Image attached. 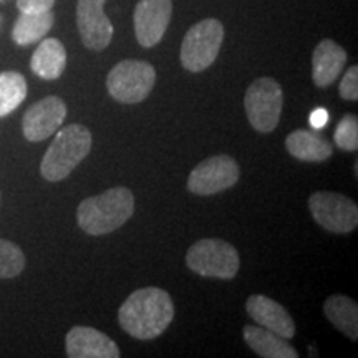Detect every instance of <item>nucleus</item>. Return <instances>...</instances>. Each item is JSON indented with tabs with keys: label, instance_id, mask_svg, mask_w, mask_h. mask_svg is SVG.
I'll list each match as a JSON object with an SVG mask.
<instances>
[{
	"label": "nucleus",
	"instance_id": "1",
	"mask_svg": "<svg viewBox=\"0 0 358 358\" xmlns=\"http://www.w3.org/2000/svg\"><path fill=\"white\" fill-rule=\"evenodd\" d=\"M173 319V299L166 290L159 287L134 290L118 310V322L122 329L138 340L159 337Z\"/></svg>",
	"mask_w": 358,
	"mask_h": 358
},
{
	"label": "nucleus",
	"instance_id": "2",
	"mask_svg": "<svg viewBox=\"0 0 358 358\" xmlns=\"http://www.w3.org/2000/svg\"><path fill=\"white\" fill-rule=\"evenodd\" d=\"M134 213V196L127 187H113L83 199L78 206V226L90 236H105L122 227Z\"/></svg>",
	"mask_w": 358,
	"mask_h": 358
},
{
	"label": "nucleus",
	"instance_id": "3",
	"mask_svg": "<svg viewBox=\"0 0 358 358\" xmlns=\"http://www.w3.org/2000/svg\"><path fill=\"white\" fill-rule=\"evenodd\" d=\"M92 150V133L83 124L58 129L55 140L45 153L40 173L47 181H62L87 158Z\"/></svg>",
	"mask_w": 358,
	"mask_h": 358
},
{
	"label": "nucleus",
	"instance_id": "4",
	"mask_svg": "<svg viewBox=\"0 0 358 358\" xmlns=\"http://www.w3.org/2000/svg\"><path fill=\"white\" fill-rule=\"evenodd\" d=\"M186 264L196 274L216 279H234L241 259L236 248L222 239H201L186 254Z\"/></svg>",
	"mask_w": 358,
	"mask_h": 358
},
{
	"label": "nucleus",
	"instance_id": "5",
	"mask_svg": "<svg viewBox=\"0 0 358 358\" xmlns=\"http://www.w3.org/2000/svg\"><path fill=\"white\" fill-rule=\"evenodd\" d=\"M244 108L249 123L261 133H271L280 122L284 92L274 78L261 77L250 83L244 95Z\"/></svg>",
	"mask_w": 358,
	"mask_h": 358
},
{
	"label": "nucleus",
	"instance_id": "6",
	"mask_svg": "<svg viewBox=\"0 0 358 358\" xmlns=\"http://www.w3.org/2000/svg\"><path fill=\"white\" fill-rule=\"evenodd\" d=\"M224 27L217 19H206L192 25L181 45V64L187 71L199 73L211 66L219 55Z\"/></svg>",
	"mask_w": 358,
	"mask_h": 358
},
{
	"label": "nucleus",
	"instance_id": "7",
	"mask_svg": "<svg viewBox=\"0 0 358 358\" xmlns=\"http://www.w3.org/2000/svg\"><path fill=\"white\" fill-rule=\"evenodd\" d=\"M156 82L153 65L143 60H123L116 64L106 78V88L116 101L133 105L146 100Z\"/></svg>",
	"mask_w": 358,
	"mask_h": 358
},
{
	"label": "nucleus",
	"instance_id": "8",
	"mask_svg": "<svg viewBox=\"0 0 358 358\" xmlns=\"http://www.w3.org/2000/svg\"><path fill=\"white\" fill-rule=\"evenodd\" d=\"M308 209L315 222L325 231L347 234L355 229L358 224L357 204L340 192H313L308 198Z\"/></svg>",
	"mask_w": 358,
	"mask_h": 358
},
{
	"label": "nucleus",
	"instance_id": "9",
	"mask_svg": "<svg viewBox=\"0 0 358 358\" xmlns=\"http://www.w3.org/2000/svg\"><path fill=\"white\" fill-rule=\"evenodd\" d=\"M241 169L236 159L227 155L213 156L192 169L187 178V189L192 194L211 196L229 189L239 181Z\"/></svg>",
	"mask_w": 358,
	"mask_h": 358
},
{
	"label": "nucleus",
	"instance_id": "10",
	"mask_svg": "<svg viewBox=\"0 0 358 358\" xmlns=\"http://www.w3.org/2000/svg\"><path fill=\"white\" fill-rule=\"evenodd\" d=\"M171 13V0H140L133 15L138 43L145 48L158 45L166 34Z\"/></svg>",
	"mask_w": 358,
	"mask_h": 358
},
{
	"label": "nucleus",
	"instance_id": "11",
	"mask_svg": "<svg viewBox=\"0 0 358 358\" xmlns=\"http://www.w3.org/2000/svg\"><path fill=\"white\" fill-rule=\"evenodd\" d=\"M106 0H78L77 25L82 42L88 50L101 52L113 38V24L106 17Z\"/></svg>",
	"mask_w": 358,
	"mask_h": 358
},
{
	"label": "nucleus",
	"instance_id": "12",
	"mask_svg": "<svg viewBox=\"0 0 358 358\" xmlns=\"http://www.w3.org/2000/svg\"><path fill=\"white\" fill-rule=\"evenodd\" d=\"M66 105L58 96H47L34 103L22 120L24 136L29 141H42L60 129L65 122Z\"/></svg>",
	"mask_w": 358,
	"mask_h": 358
},
{
	"label": "nucleus",
	"instance_id": "13",
	"mask_svg": "<svg viewBox=\"0 0 358 358\" xmlns=\"http://www.w3.org/2000/svg\"><path fill=\"white\" fill-rule=\"evenodd\" d=\"M65 345L70 358H118L122 355L113 338L93 327H73L66 334Z\"/></svg>",
	"mask_w": 358,
	"mask_h": 358
},
{
	"label": "nucleus",
	"instance_id": "14",
	"mask_svg": "<svg viewBox=\"0 0 358 358\" xmlns=\"http://www.w3.org/2000/svg\"><path fill=\"white\" fill-rule=\"evenodd\" d=\"M245 310L257 325L271 330L282 338L289 340L295 335V322L290 313L279 302L272 301L266 295H250L245 302Z\"/></svg>",
	"mask_w": 358,
	"mask_h": 358
},
{
	"label": "nucleus",
	"instance_id": "15",
	"mask_svg": "<svg viewBox=\"0 0 358 358\" xmlns=\"http://www.w3.org/2000/svg\"><path fill=\"white\" fill-rule=\"evenodd\" d=\"M347 64V52L334 40L325 38L317 45L312 55V78L317 87H330Z\"/></svg>",
	"mask_w": 358,
	"mask_h": 358
},
{
	"label": "nucleus",
	"instance_id": "16",
	"mask_svg": "<svg viewBox=\"0 0 358 358\" xmlns=\"http://www.w3.org/2000/svg\"><path fill=\"white\" fill-rule=\"evenodd\" d=\"M285 148L294 158L307 163H322L334 153V146L329 140L310 129H297L285 140Z\"/></svg>",
	"mask_w": 358,
	"mask_h": 358
},
{
	"label": "nucleus",
	"instance_id": "17",
	"mask_svg": "<svg viewBox=\"0 0 358 358\" xmlns=\"http://www.w3.org/2000/svg\"><path fill=\"white\" fill-rule=\"evenodd\" d=\"M66 66V50L57 38H45L34 52L30 69L43 80H57L62 77Z\"/></svg>",
	"mask_w": 358,
	"mask_h": 358
},
{
	"label": "nucleus",
	"instance_id": "18",
	"mask_svg": "<svg viewBox=\"0 0 358 358\" xmlns=\"http://www.w3.org/2000/svg\"><path fill=\"white\" fill-rule=\"evenodd\" d=\"M245 343L262 358H297L299 352L285 338L261 325L244 327Z\"/></svg>",
	"mask_w": 358,
	"mask_h": 358
},
{
	"label": "nucleus",
	"instance_id": "19",
	"mask_svg": "<svg viewBox=\"0 0 358 358\" xmlns=\"http://www.w3.org/2000/svg\"><path fill=\"white\" fill-rule=\"evenodd\" d=\"M325 317L348 338H358V307L347 295H332L324 303Z\"/></svg>",
	"mask_w": 358,
	"mask_h": 358
},
{
	"label": "nucleus",
	"instance_id": "20",
	"mask_svg": "<svg viewBox=\"0 0 358 358\" xmlns=\"http://www.w3.org/2000/svg\"><path fill=\"white\" fill-rule=\"evenodd\" d=\"M55 24V13L52 10L42 13H22L12 30V40L20 47L32 45L42 40Z\"/></svg>",
	"mask_w": 358,
	"mask_h": 358
},
{
	"label": "nucleus",
	"instance_id": "21",
	"mask_svg": "<svg viewBox=\"0 0 358 358\" xmlns=\"http://www.w3.org/2000/svg\"><path fill=\"white\" fill-rule=\"evenodd\" d=\"M27 96V82L17 71L0 73V116L10 115L22 105Z\"/></svg>",
	"mask_w": 358,
	"mask_h": 358
},
{
	"label": "nucleus",
	"instance_id": "22",
	"mask_svg": "<svg viewBox=\"0 0 358 358\" xmlns=\"http://www.w3.org/2000/svg\"><path fill=\"white\" fill-rule=\"evenodd\" d=\"M25 256L10 241L0 239V279H12L24 271Z\"/></svg>",
	"mask_w": 358,
	"mask_h": 358
},
{
	"label": "nucleus",
	"instance_id": "23",
	"mask_svg": "<svg viewBox=\"0 0 358 358\" xmlns=\"http://www.w3.org/2000/svg\"><path fill=\"white\" fill-rule=\"evenodd\" d=\"M335 145L343 151L358 150V118L355 115H345L340 120L334 134Z\"/></svg>",
	"mask_w": 358,
	"mask_h": 358
},
{
	"label": "nucleus",
	"instance_id": "24",
	"mask_svg": "<svg viewBox=\"0 0 358 358\" xmlns=\"http://www.w3.org/2000/svg\"><path fill=\"white\" fill-rule=\"evenodd\" d=\"M340 96L343 100L348 101H357L358 100V66L353 65L347 70V73L343 75L342 82H340Z\"/></svg>",
	"mask_w": 358,
	"mask_h": 358
},
{
	"label": "nucleus",
	"instance_id": "25",
	"mask_svg": "<svg viewBox=\"0 0 358 358\" xmlns=\"http://www.w3.org/2000/svg\"><path fill=\"white\" fill-rule=\"evenodd\" d=\"M55 0H17V8L22 13H42L52 10Z\"/></svg>",
	"mask_w": 358,
	"mask_h": 358
},
{
	"label": "nucleus",
	"instance_id": "26",
	"mask_svg": "<svg viewBox=\"0 0 358 358\" xmlns=\"http://www.w3.org/2000/svg\"><path fill=\"white\" fill-rule=\"evenodd\" d=\"M327 122H329V113L325 108H317L310 115V124L313 128H324Z\"/></svg>",
	"mask_w": 358,
	"mask_h": 358
}]
</instances>
